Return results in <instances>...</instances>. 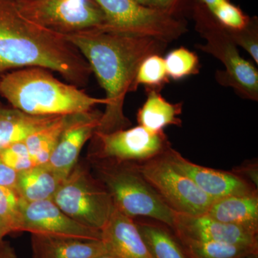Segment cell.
<instances>
[{"label": "cell", "instance_id": "6da1fadb", "mask_svg": "<svg viewBox=\"0 0 258 258\" xmlns=\"http://www.w3.org/2000/svg\"><path fill=\"white\" fill-rule=\"evenodd\" d=\"M64 37L87 61L106 93L108 103L96 132L111 133L126 128L130 121L123 113V105L127 93L134 91L139 66L148 56L160 54L166 42L103 29Z\"/></svg>", "mask_w": 258, "mask_h": 258}, {"label": "cell", "instance_id": "7a4b0ae2", "mask_svg": "<svg viewBox=\"0 0 258 258\" xmlns=\"http://www.w3.org/2000/svg\"><path fill=\"white\" fill-rule=\"evenodd\" d=\"M28 67L55 71L77 87L86 84L92 74L64 35L24 17L16 0H0V74Z\"/></svg>", "mask_w": 258, "mask_h": 258}, {"label": "cell", "instance_id": "3957f363", "mask_svg": "<svg viewBox=\"0 0 258 258\" xmlns=\"http://www.w3.org/2000/svg\"><path fill=\"white\" fill-rule=\"evenodd\" d=\"M0 94L13 108L35 115H64L91 111L106 105L77 86L61 82L47 69L23 68L0 78Z\"/></svg>", "mask_w": 258, "mask_h": 258}, {"label": "cell", "instance_id": "277c9868", "mask_svg": "<svg viewBox=\"0 0 258 258\" xmlns=\"http://www.w3.org/2000/svg\"><path fill=\"white\" fill-rule=\"evenodd\" d=\"M98 179L111 195L115 208L126 216L147 217L173 230L176 212L141 174L137 163L96 160Z\"/></svg>", "mask_w": 258, "mask_h": 258}, {"label": "cell", "instance_id": "5b68a950", "mask_svg": "<svg viewBox=\"0 0 258 258\" xmlns=\"http://www.w3.org/2000/svg\"><path fill=\"white\" fill-rule=\"evenodd\" d=\"M106 18L103 30L134 36L152 37L166 43L187 31L175 15L150 8L136 0H94Z\"/></svg>", "mask_w": 258, "mask_h": 258}, {"label": "cell", "instance_id": "8992f818", "mask_svg": "<svg viewBox=\"0 0 258 258\" xmlns=\"http://www.w3.org/2000/svg\"><path fill=\"white\" fill-rule=\"evenodd\" d=\"M52 200L76 221L100 231L115 210L106 187L86 168L78 164L61 183Z\"/></svg>", "mask_w": 258, "mask_h": 258}, {"label": "cell", "instance_id": "52a82bcc", "mask_svg": "<svg viewBox=\"0 0 258 258\" xmlns=\"http://www.w3.org/2000/svg\"><path fill=\"white\" fill-rule=\"evenodd\" d=\"M197 30L204 38L205 45L198 47L219 59L225 71L217 74V80L222 86H230L242 98L258 99V72L254 64L244 59L237 45L230 35L198 12L191 11Z\"/></svg>", "mask_w": 258, "mask_h": 258}, {"label": "cell", "instance_id": "ba28073f", "mask_svg": "<svg viewBox=\"0 0 258 258\" xmlns=\"http://www.w3.org/2000/svg\"><path fill=\"white\" fill-rule=\"evenodd\" d=\"M29 20L50 31L69 35L103 29L106 18L94 0H16Z\"/></svg>", "mask_w": 258, "mask_h": 258}, {"label": "cell", "instance_id": "9c48e42d", "mask_svg": "<svg viewBox=\"0 0 258 258\" xmlns=\"http://www.w3.org/2000/svg\"><path fill=\"white\" fill-rule=\"evenodd\" d=\"M137 164L144 179L176 213L205 215L213 203L192 180L176 170L164 154Z\"/></svg>", "mask_w": 258, "mask_h": 258}, {"label": "cell", "instance_id": "30bf717a", "mask_svg": "<svg viewBox=\"0 0 258 258\" xmlns=\"http://www.w3.org/2000/svg\"><path fill=\"white\" fill-rule=\"evenodd\" d=\"M96 160L144 162L159 157L170 147L164 132L154 133L142 125L111 133L95 132Z\"/></svg>", "mask_w": 258, "mask_h": 258}, {"label": "cell", "instance_id": "8fae6325", "mask_svg": "<svg viewBox=\"0 0 258 258\" xmlns=\"http://www.w3.org/2000/svg\"><path fill=\"white\" fill-rule=\"evenodd\" d=\"M19 232L101 240V231L79 223L66 215L52 200L25 202L20 198Z\"/></svg>", "mask_w": 258, "mask_h": 258}, {"label": "cell", "instance_id": "7c38bea8", "mask_svg": "<svg viewBox=\"0 0 258 258\" xmlns=\"http://www.w3.org/2000/svg\"><path fill=\"white\" fill-rule=\"evenodd\" d=\"M164 156L176 170L192 180L202 191L213 200L231 195L257 193L254 185L238 174L195 164L171 147L164 153Z\"/></svg>", "mask_w": 258, "mask_h": 258}, {"label": "cell", "instance_id": "4fadbf2b", "mask_svg": "<svg viewBox=\"0 0 258 258\" xmlns=\"http://www.w3.org/2000/svg\"><path fill=\"white\" fill-rule=\"evenodd\" d=\"M102 113L97 111L75 113L51 154L47 166L64 180L78 164L80 154L88 139L96 132Z\"/></svg>", "mask_w": 258, "mask_h": 258}, {"label": "cell", "instance_id": "5bb4252c", "mask_svg": "<svg viewBox=\"0 0 258 258\" xmlns=\"http://www.w3.org/2000/svg\"><path fill=\"white\" fill-rule=\"evenodd\" d=\"M172 230L176 237L258 247V231L217 221L206 215L176 213Z\"/></svg>", "mask_w": 258, "mask_h": 258}, {"label": "cell", "instance_id": "9a60e30c", "mask_svg": "<svg viewBox=\"0 0 258 258\" xmlns=\"http://www.w3.org/2000/svg\"><path fill=\"white\" fill-rule=\"evenodd\" d=\"M101 233L107 251L117 258H154L134 219L115 208Z\"/></svg>", "mask_w": 258, "mask_h": 258}, {"label": "cell", "instance_id": "2e32d148", "mask_svg": "<svg viewBox=\"0 0 258 258\" xmlns=\"http://www.w3.org/2000/svg\"><path fill=\"white\" fill-rule=\"evenodd\" d=\"M32 258H94L108 252L102 240L31 234Z\"/></svg>", "mask_w": 258, "mask_h": 258}, {"label": "cell", "instance_id": "e0dca14e", "mask_svg": "<svg viewBox=\"0 0 258 258\" xmlns=\"http://www.w3.org/2000/svg\"><path fill=\"white\" fill-rule=\"evenodd\" d=\"M61 115H35L0 105V150L45 128Z\"/></svg>", "mask_w": 258, "mask_h": 258}, {"label": "cell", "instance_id": "ac0fdd59", "mask_svg": "<svg viewBox=\"0 0 258 258\" xmlns=\"http://www.w3.org/2000/svg\"><path fill=\"white\" fill-rule=\"evenodd\" d=\"M205 215L217 221L258 231V195H231L214 200Z\"/></svg>", "mask_w": 258, "mask_h": 258}, {"label": "cell", "instance_id": "d6986e66", "mask_svg": "<svg viewBox=\"0 0 258 258\" xmlns=\"http://www.w3.org/2000/svg\"><path fill=\"white\" fill-rule=\"evenodd\" d=\"M62 181L46 164H40L18 173L15 189L29 203L52 200Z\"/></svg>", "mask_w": 258, "mask_h": 258}, {"label": "cell", "instance_id": "ffe728a7", "mask_svg": "<svg viewBox=\"0 0 258 258\" xmlns=\"http://www.w3.org/2000/svg\"><path fill=\"white\" fill-rule=\"evenodd\" d=\"M147 98L137 114L139 124L154 133L164 132L168 125L181 126L179 115L182 103H171L156 90H147Z\"/></svg>", "mask_w": 258, "mask_h": 258}, {"label": "cell", "instance_id": "44dd1931", "mask_svg": "<svg viewBox=\"0 0 258 258\" xmlns=\"http://www.w3.org/2000/svg\"><path fill=\"white\" fill-rule=\"evenodd\" d=\"M71 115H61L50 125L31 134L24 141L35 165L45 164L48 161L62 132L69 123Z\"/></svg>", "mask_w": 258, "mask_h": 258}, {"label": "cell", "instance_id": "7402d4cb", "mask_svg": "<svg viewBox=\"0 0 258 258\" xmlns=\"http://www.w3.org/2000/svg\"><path fill=\"white\" fill-rule=\"evenodd\" d=\"M137 225L153 257L188 258L176 237L165 227L149 222Z\"/></svg>", "mask_w": 258, "mask_h": 258}, {"label": "cell", "instance_id": "603a6c76", "mask_svg": "<svg viewBox=\"0 0 258 258\" xmlns=\"http://www.w3.org/2000/svg\"><path fill=\"white\" fill-rule=\"evenodd\" d=\"M188 258H242L258 247L176 237Z\"/></svg>", "mask_w": 258, "mask_h": 258}, {"label": "cell", "instance_id": "cb8c5ba5", "mask_svg": "<svg viewBox=\"0 0 258 258\" xmlns=\"http://www.w3.org/2000/svg\"><path fill=\"white\" fill-rule=\"evenodd\" d=\"M169 77L166 71L165 61L160 54H152L144 59L139 66L134 84V91L139 85L147 90L159 89L169 83Z\"/></svg>", "mask_w": 258, "mask_h": 258}, {"label": "cell", "instance_id": "d4e9b609", "mask_svg": "<svg viewBox=\"0 0 258 258\" xmlns=\"http://www.w3.org/2000/svg\"><path fill=\"white\" fill-rule=\"evenodd\" d=\"M166 71L170 79L178 81L200 72L198 56L184 47L171 50L164 58Z\"/></svg>", "mask_w": 258, "mask_h": 258}, {"label": "cell", "instance_id": "484cf974", "mask_svg": "<svg viewBox=\"0 0 258 258\" xmlns=\"http://www.w3.org/2000/svg\"><path fill=\"white\" fill-rule=\"evenodd\" d=\"M20 198L16 190L0 185V220L10 233L19 232Z\"/></svg>", "mask_w": 258, "mask_h": 258}, {"label": "cell", "instance_id": "4316f807", "mask_svg": "<svg viewBox=\"0 0 258 258\" xmlns=\"http://www.w3.org/2000/svg\"><path fill=\"white\" fill-rule=\"evenodd\" d=\"M0 159L17 173L28 170L35 166L24 142H17L0 150Z\"/></svg>", "mask_w": 258, "mask_h": 258}, {"label": "cell", "instance_id": "83f0119b", "mask_svg": "<svg viewBox=\"0 0 258 258\" xmlns=\"http://www.w3.org/2000/svg\"><path fill=\"white\" fill-rule=\"evenodd\" d=\"M257 20L248 28L240 32L227 33L237 45L242 47L258 62V27Z\"/></svg>", "mask_w": 258, "mask_h": 258}, {"label": "cell", "instance_id": "f1b7e54d", "mask_svg": "<svg viewBox=\"0 0 258 258\" xmlns=\"http://www.w3.org/2000/svg\"><path fill=\"white\" fill-rule=\"evenodd\" d=\"M187 0H149L148 6L162 10L176 16V12Z\"/></svg>", "mask_w": 258, "mask_h": 258}, {"label": "cell", "instance_id": "f546056e", "mask_svg": "<svg viewBox=\"0 0 258 258\" xmlns=\"http://www.w3.org/2000/svg\"><path fill=\"white\" fill-rule=\"evenodd\" d=\"M234 173L242 176L244 179L247 177L246 179H250L249 182L252 183L254 186L256 185L257 187V164L255 163H248L240 166Z\"/></svg>", "mask_w": 258, "mask_h": 258}, {"label": "cell", "instance_id": "4dcf8cb0", "mask_svg": "<svg viewBox=\"0 0 258 258\" xmlns=\"http://www.w3.org/2000/svg\"><path fill=\"white\" fill-rule=\"evenodd\" d=\"M18 173L10 169L0 159V185L15 189Z\"/></svg>", "mask_w": 258, "mask_h": 258}, {"label": "cell", "instance_id": "1f68e13d", "mask_svg": "<svg viewBox=\"0 0 258 258\" xmlns=\"http://www.w3.org/2000/svg\"><path fill=\"white\" fill-rule=\"evenodd\" d=\"M0 258H18L14 248L8 242L0 245Z\"/></svg>", "mask_w": 258, "mask_h": 258}, {"label": "cell", "instance_id": "d6a6232c", "mask_svg": "<svg viewBox=\"0 0 258 258\" xmlns=\"http://www.w3.org/2000/svg\"><path fill=\"white\" fill-rule=\"evenodd\" d=\"M10 234L8 227L5 226V224L0 220V245L4 243V238L5 236Z\"/></svg>", "mask_w": 258, "mask_h": 258}, {"label": "cell", "instance_id": "836d02e7", "mask_svg": "<svg viewBox=\"0 0 258 258\" xmlns=\"http://www.w3.org/2000/svg\"><path fill=\"white\" fill-rule=\"evenodd\" d=\"M94 258H117L115 257L113 254L109 253V252H106V253L102 254L101 255L97 256V257Z\"/></svg>", "mask_w": 258, "mask_h": 258}, {"label": "cell", "instance_id": "e575fe53", "mask_svg": "<svg viewBox=\"0 0 258 258\" xmlns=\"http://www.w3.org/2000/svg\"><path fill=\"white\" fill-rule=\"evenodd\" d=\"M242 258H258V252H253Z\"/></svg>", "mask_w": 258, "mask_h": 258}, {"label": "cell", "instance_id": "d590c367", "mask_svg": "<svg viewBox=\"0 0 258 258\" xmlns=\"http://www.w3.org/2000/svg\"><path fill=\"white\" fill-rule=\"evenodd\" d=\"M136 1H137V3H140V4L146 5V6H148L149 3V0H136Z\"/></svg>", "mask_w": 258, "mask_h": 258}]
</instances>
